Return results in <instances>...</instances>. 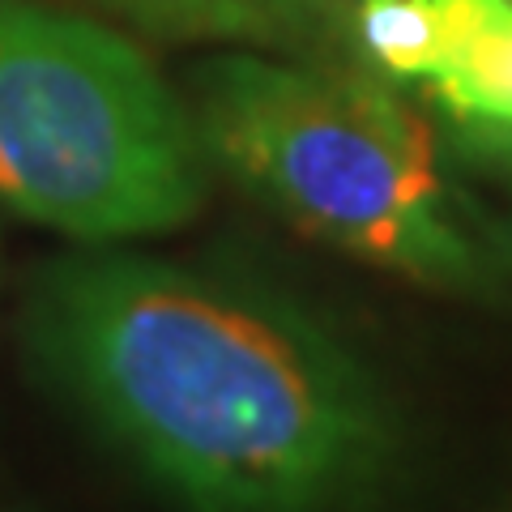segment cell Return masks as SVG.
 Here are the masks:
<instances>
[{
  "label": "cell",
  "instance_id": "6da1fadb",
  "mask_svg": "<svg viewBox=\"0 0 512 512\" xmlns=\"http://www.w3.org/2000/svg\"><path fill=\"white\" fill-rule=\"evenodd\" d=\"M60 384L197 512H350L393 427L372 376L312 320L137 256H82L35 299Z\"/></svg>",
  "mask_w": 512,
  "mask_h": 512
},
{
  "label": "cell",
  "instance_id": "7a4b0ae2",
  "mask_svg": "<svg viewBox=\"0 0 512 512\" xmlns=\"http://www.w3.org/2000/svg\"><path fill=\"white\" fill-rule=\"evenodd\" d=\"M192 120L205 158L303 235L440 291L487 282L427 124L376 77L227 56Z\"/></svg>",
  "mask_w": 512,
  "mask_h": 512
},
{
  "label": "cell",
  "instance_id": "3957f363",
  "mask_svg": "<svg viewBox=\"0 0 512 512\" xmlns=\"http://www.w3.org/2000/svg\"><path fill=\"white\" fill-rule=\"evenodd\" d=\"M197 120L128 39L82 13L0 0V205L111 244L197 214Z\"/></svg>",
  "mask_w": 512,
  "mask_h": 512
},
{
  "label": "cell",
  "instance_id": "277c9868",
  "mask_svg": "<svg viewBox=\"0 0 512 512\" xmlns=\"http://www.w3.org/2000/svg\"><path fill=\"white\" fill-rule=\"evenodd\" d=\"M158 35L286 39L312 30L338 0H94Z\"/></svg>",
  "mask_w": 512,
  "mask_h": 512
}]
</instances>
